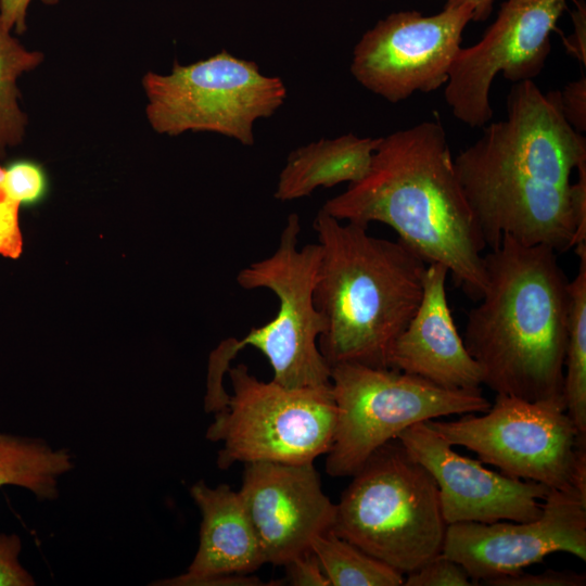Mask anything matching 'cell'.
<instances>
[{
	"label": "cell",
	"mask_w": 586,
	"mask_h": 586,
	"mask_svg": "<svg viewBox=\"0 0 586 586\" xmlns=\"http://www.w3.org/2000/svg\"><path fill=\"white\" fill-rule=\"evenodd\" d=\"M586 161V139L565 120L559 91L533 80L513 84L507 117L483 126L454 164L486 247L504 237L527 245L571 250V176Z\"/></svg>",
	"instance_id": "obj_1"
},
{
	"label": "cell",
	"mask_w": 586,
	"mask_h": 586,
	"mask_svg": "<svg viewBox=\"0 0 586 586\" xmlns=\"http://www.w3.org/2000/svg\"><path fill=\"white\" fill-rule=\"evenodd\" d=\"M322 209L342 221L391 227L426 264L445 266L468 296L482 297L486 244L438 120L381 137L365 177Z\"/></svg>",
	"instance_id": "obj_2"
},
{
	"label": "cell",
	"mask_w": 586,
	"mask_h": 586,
	"mask_svg": "<svg viewBox=\"0 0 586 586\" xmlns=\"http://www.w3.org/2000/svg\"><path fill=\"white\" fill-rule=\"evenodd\" d=\"M486 288L463 343L483 384L526 400L564 402L569 280L557 252L510 237L484 255Z\"/></svg>",
	"instance_id": "obj_3"
},
{
	"label": "cell",
	"mask_w": 586,
	"mask_h": 586,
	"mask_svg": "<svg viewBox=\"0 0 586 586\" xmlns=\"http://www.w3.org/2000/svg\"><path fill=\"white\" fill-rule=\"evenodd\" d=\"M313 226L321 246L314 296L324 320L322 356L330 367L388 368L390 348L420 304L428 264L400 240L373 237L322 208Z\"/></svg>",
	"instance_id": "obj_4"
},
{
	"label": "cell",
	"mask_w": 586,
	"mask_h": 586,
	"mask_svg": "<svg viewBox=\"0 0 586 586\" xmlns=\"http://www.w3.org/2000/svg\"><path fill=\"white\" fill-rule=\"evenodd\" d=\"M332 531L399 573L443 551L447 523L431 473L395 438L352 475Z\"/></svg>",
	"instance_id": "obj_5"
},
{
	"label": "cell",
	"mask_w": 586,
	"mask_h": 586,
	"mask_svg": "<svg viewBox=\"0 0 586 586\" xmlns=\"http://www.w3.org/2000/svg\"><path fill=\"white\" fill-rule=\"evenodd\" d=\"M301 232L296 213L288 216L278 247L268 257L242 268L237 281L243 289H266L278 298L276 316L252 328L242 339L229 337L212 353L207 392L221 394L224 374L233 357L245 346L258 349L272 369V381L291 388L330 383L331 367L318 340L324 320L315 304V288L321 260L319 243L298 249Z\"/></svg>",
	"instance_id": "obj_6"
},
{
	"label": "cell",
	"mask_w": 586,
	"mask_h": 586,
	"mask_svg": "<svg viewBox=\"0 0 586 586\" xmlns=\"http://www.w3.org/2000/svg\"><path fill=\"white\" fill-rule=\"evenodd\" d=\"M330 384L336 418L326 472L333 477L352 476L377 449L416 423L491 407L481 388H447L393 368L337 364L331 367Z\"/></svg>",
	"instance_id": "obj_7"
},
{
	"label": "cell",
	"mask_w": 586,
	"mask_h": 586,
	"mask_svg": "<svg viewBox=\"0 0 586 586\" xmlns=\"http://www.w3.org/2000/svg\"><path fill=\"white\" fill-rule=\"evenodd\" d=\"M227 374L232 393L206 431L208 441L221 444L219 469L238 462H314L329 451L336 418L330 383L285 387L257 379L244 364L230 366Z\"/></svg>",
	"instance_id": "obj_8"
},
{
	"label": "cell",
	"mask_w": 586,
	"mask_h": 586,
	"mask_svg": "<svg viewBox=\"0 0 586 586\" xmlns=\"http://www.w3.org/2000/svg\"><path fill=\"white\" fill-rule=\"evenodd\" d=\"M482 416L425 423L453 446L474 451L501 473L586 498V435L551 400L496 394Z\"/></svg>",
	"instance_id": "obj_9"
},
{
	"label": "cell",
	"mask_w": 586,
	"mask_h": 586,
	"mask_svg": "<svg viewBox=\"0 0 586 586\" xmlns=\"http://www.w3.org/2000/svg\"><path fill=\"white\" fill-rule=\"evenodd\" d=\"M142 87L146 118L157 133L211 131L244 145L254 143V123L273 115L286 98L279 77L227 51L192 64L175 63L169 74L148 72Z\"/></svg>",
	"instance_id": "obj_10"
},
{
	"label": "cell",
	"mask_w": 586,
	"mask_h": 586,
	"mask_svg": "<svg viewBox=\"0 0 586 586\" xmlns=\"http://www.w3.org/2000/svg\"><path fill=\"white\" fill-rule=\"evenodd\" d=\"M568 0H506L475 44L458 50L445 85L455 117L483 127L493 116L489 91L501 74L512 84L533 80L549 56L550 36Z\"/></svg>",
	"instance_id": "obj_11"
},
{
	"label": "cell",
	"mask_w": 586,
	"mask_h": 586,
	"mask_svg": "<svg viewBox=\"0 0 586 586\" xmlns=\"http://www.w3.org/2000/svg\"><path fill=\"white\" fill-rule=\"evenodd\" d=\"M470 5L444 7L434 15L399 11L367 30L353 51L351 72L369 91L391 103L446 85Z\"/></svg>",
	"instance_id": "obj_12"
},
{
	"label": "cell",
	"mask_w": 586,
	"mask_h": 586,
	"mask_svg": "<svg viewBox=\"0 0 586 586\" xmlns=\"http://www.w3.org/2000/svg\"><path fill=\"white\" fill-rule=\"evenodd\" d=\"M553 552L586 561V498L575 491L550 488L540 515L532 521L448 524L442 555L484 583L521 572Z\"/></svg>",
	"instance_id": "obj_13"
},
{
	"label": "cell",
	"mask_w": 586,
	"mask_h": 586,
	"mask_svg": "<svg viewBox=\"0 0 586 586\" xmlns=\"http://www.w3.org/2000/svg\"><path fill=\"white\" fill-rule=\"evenodd\" d=\"M396 440L435 480L447 524L524 522L540 515L549 487L495 472L459 455L425 422L405 429Z\"/></svg>",
	"instance_id": "obj_14"
},
{
	"label": "cell",
	"mask_w": 586,
	"mask_h": 586,
	"mask_svg": "<svg viewBox=\"0 0 586 586\" xmlns=\"http://www.w3.org/2000/svg\"><path fill=\"white\" fill-rule=\"evenodd\" d=\"M238 493L266 563L284 565L333 526L336 504L323 492L314 462L245 463Z\"/></svg>",
	"instance_id": "obj_15"
},
{
	"label": "cell",
	"mask_w": 586,
	"mask_h": 586,
	"mask_svg": "<svg viewBox=\"0 0 586 586\" xmlns=\"http://www.w3.org/2000/svg\"><path fill=\"white\" fill-rule=\"evenodd\" d=\"M447 275L442 264H428L420 304L392 344L387 367L447 388H481L482 370L458 333L448 306Z\"/></svg>",
	"instance_id": "obj_16"
},
{
	"label": "cell",
	"mask_w": 586,
	"mask_h": 586,
	"mask_svg": "<svg viewBox=\"0 0 586 586\" xmlns=\"http://www.w3.org/2000/svg\"><path fill=\"white\" fill-rule=\"evenodd\" d=\"M190 495L202 515L198 551L184 574L156 584L191 586L209 575L251 574L266 563L238 492L200 481Z\"/></svg>",
	"instance_id": "obj_17"
},
{
	"label": "cell",
	"mask_w": 586,
	"mask_h": 586,
	"mask_svg": "<svg viewBox=\"0 0 586 586\" xmlns=\"http://www.w3.org/2000/svg\"><path fill=\"white\" fill-rule=\"evenodd\" d=\"M380 140L347 133L292 151L279 175L275 198L292 201L310 195L319 187L359 181L368 173Z\"/></svg>",
	"instance_id": "obj_18"
},
{
	"label": "cell",
	"mask_w": 586,
	"mask_h": 586,
	"mask_svg": "<svg viewBox=\"0 0 586 586\" xmlns=\"http://www.w3.org/2000/svg\"><path fill=\"white\" fill-rule=\"evenodd\" d=\"M65 449L35 438L0 433V487L18 486L40 500L59 495V479L73 469Z\"/></svg>",
	"instance_id": "obj_19"
},
{
	"label": "cell",
	"mask_w": 586,
	"mask_h": 586,
	"mask_svg": "<svg viewBox=\"0 0 586 586\" xmlns=\"http://www.w3.org/2000/svg\"><path fill=\"white\" fill-rule=\"evenodd\" d=\"M569 282L570 305L564 358L565 410L581 435H586V252Z\"/></svg>",
	"instance_id": "obj_20"
},
{
	"label": "cell",
	"mask_w": 586,
	"mask_h": 586,
	"mask_svg": "<svg viewBox=\"0 0 586 586\" xmlns=\"http://www.w3.org/2000/svg\"><path fill=\"white\" fill-rule=\"evenodd\" d=\"M316 555L330 586H400L404 576L384 562L337 536L331 528L313 538Z\"/></svg>",
	"instance_id": "obj_21"
},
{
	"label": "cell",
	"mask_w": 586,
	"mask_h": 586,
	"mask_svg": "<svg viewBox=\"0 0 586 586\" xmlns=\"http://www.w3.org/2000/svg\"><path fill=\"white\" fill-rule=\"evenodd\" d=\"M42 61L43 54L25 48L0 15V151L23 141L27 116L20 106L17 79Z\"/></svg>",
	"instance_id": "obj_22"
},
{
	"label": "cell",
	"mask_w": 586,
	"mask_h": 586,
	"mask_svg": "<svg viewBox=\"0 0 586 586\" xmlns=\"http://www.w3.org/2000/svg\"><path fill=\"white\" fill-rule=\"evenodd\" d=\"M4 182L11 198L20 204L33 205L48 192L43 168L33 161H17L4 168Z\"/></svg>",
	"instance_id": "obj_23"
},
{
	"label": "cell",
	"mask_w": 586,
	"mask_h": 586,
	"mask_svg": "<svg viewBox=\"0 0 586 586\" xmlns=\"http://www.w3.org/2000/svg\"><path fill=\"white\" fill-rule=\"evenodd\" d=\"M406 586H471V577L458 562L440 555L407 574Z\"/></svg>",
	"instance_id": "obj_24"
},
{
	"label": "cell",
	"mask_w": 586,
	"mask_h": 586,
	"mask_svg": "<svg viewBox=\"0 0 586 586\" xmlns=\"http://www.w3.org/2000/svg\"><path fill=\"white\" fill-rule=\"evenodd\" d=\"M20 206L7 190L4 168L0 166V255L13 259L18 258L23 252Z\"/></svg>",
	"instance_id": "obj_25"
},
{
	"label": "cell",
	"mask_w": 586,
	"mask_h": 586,
	"mask_svg": "<svg viewBox=\"0 0 586 586\" xmlns=\"http://www.w3.org/2000/svg\"><path fill=\"white\" fill-rule=\"evenodd\" d=\"M22 540L16 534L0 533V586H31L35 579L20 562Z\"/></svg>",
	"instance_id": "obj_26"
},
{
	"label": "cell",
	"mask_w": 586,
	"mask_h": 586,
	"mask_svg": "<svg viewBox=\"0 0 586 586\" xmlns=\"http://www.w3.org/2000/svg\"><path fill=\"white\" fill-rule=\"evenodd\" d=\"M492 586H585L586 575L574 571L545 570L540 573H524L501 576L484 582Z\"/></svg>",
	"instance_id": "obj_27"
},
{
	"label": "cell",
	"mask_w": 586,
	"mask_h": 586,
	"mask_svg": "<svg viewBox=\"0 0 586 586\" xmlns=\"http://www.w3.org/2000/svg\"><path fill=\"white\" fill-rule=\"evenodd\" d=\"M284 566L290 585L330 586L329 579L310 548L290 559Z\"/></svg>",
	"instance_id": "obj_28"
},
{
	"label": "cell",
	"mask_w": 586,
	"mask_h": 586,
	"mask_svg": "<svg viewBox=\"0 0 586 586\" xmlns=\"http://www.w3.org/2000/svg\"><path fill=\"white\" fill-rule=\"evenodd\" d=\"M560 109L569 125L577 132L586 130V77L569 82L559 91Z\"/></svg>",
	"instance_id": "obj_29"
},
{
	"label": "cell",
	"mask_w": 586,
	"mask_h": 586,
	"mask_svg": "<svg viewBox=\"0 0 586 586\" xmlns=\"http://www.w3.org/2000/svg\"><path fill=\"white\" fill-rule=\"evenodd\" d=\"M576 170L577 180L571 183L570 201L575 228L572 249L578 252L586 249V161Z\"/></svg>",
	"instance_id": "obj_30"
},
{
	"label": "cell",
	"mask_w": 586,
	"mask_h": 586,
	"mask_svg": "<svg viewBox=\"0 0 586 586\" xmlns=\"http://www.w3.org/2000/svg\"><path fill=\"white\" fill-rule=\"evenodd\" d=\"M571 15L573 31L563 38V44L568 53L586 65V4L584 0H575V9Z\"/></svg>",
	"instance_id": "obj_31"
},
{
	"label": "cell",
	"mask_w": 586,
	"mask_h": 586,
	"mask_svg": "<svg viewBox=\"0 0 586 586\" xmlns=\"http://www.w3.org/2000/svg\"><path fill=\"white\" fill-rule=\"evenodd\" d=\"M31 0H0V15L8 29L22 34L26 30L27 10ZM46 4H56L59 0H42Z\"/></svg>",
	"instance_id": "obj_32"
},
{
	"label": "cell",
	"mask_w": 586,
	"mask_h": 586,
	"mask_svg": "<svg viewBox=\"0 0 586 586\" xmlns=\"http://www.w3.org/2000/svg\"><path fill=\"white\" fill-rule=\"evenodd\" d=\"M493 3L494 0H447L445 7H459L468 4L473 10L472 21L483 22L491 15Z\"/></svg>",
	"instance_id": "obj_33"
}]
</instances>
